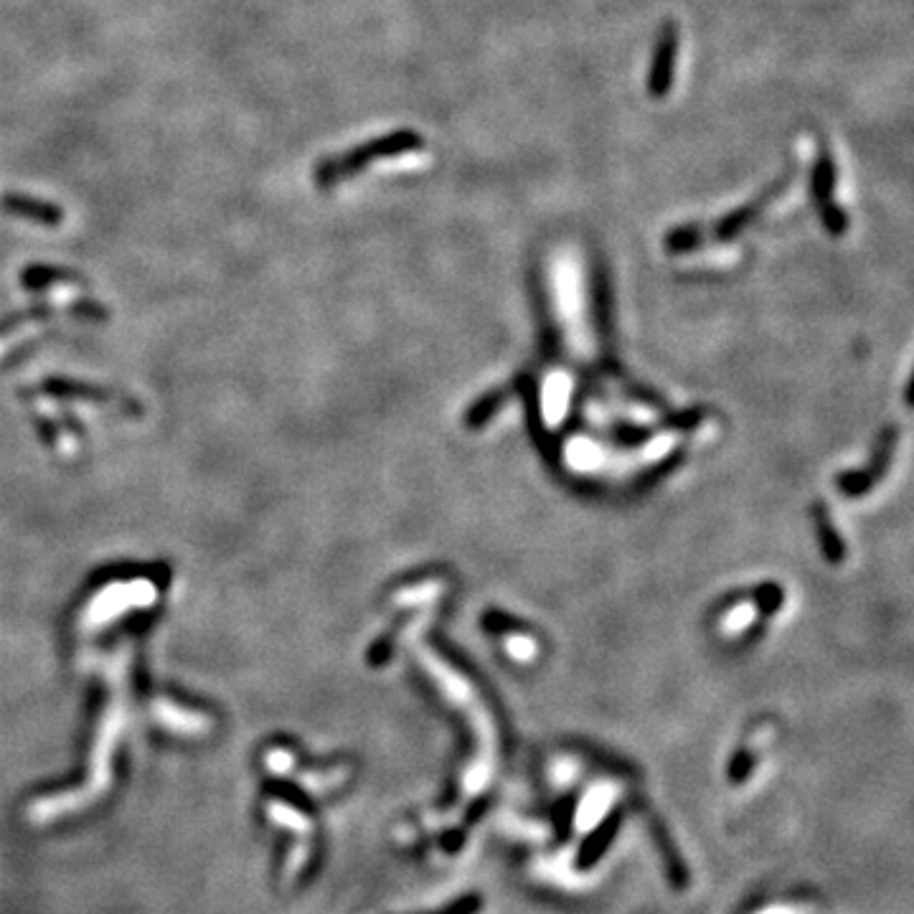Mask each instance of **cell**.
<instances>
[{
	"label": "cell",
	"mask_w": 914,
	"mask_h": 914,
	"mask_svg": "<svg viewBox=\"0 0 914 914\" xmlns=\"http://www.w3.org/2000/svg\"><path fill=\"white\" fill-rule=\"evenodd\" d=\"M424 148V138L412 130V127H402V130H391V133L371 138L366 143L353 145L351 150L338 155H325L315 163L313 168V181L320 191H331L338 183L346 178L358 176L361 171H366L369 166H374L376 160L384 158H397V155L417 153Z\"/></svg>",
	"instance_id": "obj_1"
},
{
	"label": "cell",
	"mask_w": 914,
	"mask_h": 914,
	"mask_svg": "<svg viewBox=\"0 0 914 914\" xmlns=\"http://www.w3.org/2000/svg\"><path fill=\"white\" fill-rule=\"evenodd\" d=\"M678 49H681V34H678V23L673 18H666L658 31L656 49L650 56L648 79H645V92L650 100H666L673 89L678 64Z\"/></svg>",
	"instance_id": "obj_2"
},
{
	"label": "cell",
	"mask_w": 914,
	"mask_h": 914,
	"mask_svg": "<svg viewBox=\"0 0 914 914\" xmlns=\"http://www.w3.org/2000/svg\"><path fill=\"white\" fill-rule=\"evenodd\" d=\"M793 178H795V171H788L782 178H777L775 183H770V186H767L755 201H747L744 206H739V209L729 211L727 216H722V219L716 221V226H714V237L716 239L739 237V234H742L744 229H747V226L752 224V221H755L757 216H760L762 211L767 209V204H770V201H775L777 196H780V193L785 191V188H788V183L793 181Z\"/></svg>",
	"instance_id": "obj_3"
},
{
	"label": "cell",
	"mask_w": 914,
	"mask_h": 914,
	"mask_svg": "<svg viewBox=\"0 0 914 914\" xmlns=\"http://www.w3.org/2000/svg\"><path fill=\"white\" fill-rule=\"evenodd\" d=\"M0 209L11 216H18V219L36 221V224L44 226H56L64 221V209L61 206L36 199V196H26V193H3L0 196Z\"/></svg>",
	"instance_id": "obj_4"
},
{
	"label": "cell",
	"mask_w": 914,
	"mask_h": 914,
	"mask_svg": "<svg viewBox=\"0 0 914 914\" xmlns=\"http://www.w3.org/2000/svg\"><path fill=\"white\" fill-rule=\"evenodd\" d=\"M836 181H838V166L836 158H833L831 150L826 145H821L818 155L813 160V168H810V196L818 206L828 204L833 201V193H836Z\"/></svg>",
	"instance_id": "obj_5"
},
{
	"label": "cell",
	"mask_w": 914,
	"mask_h": 914,
	"mask_svg": "<svg viewBox=\"0 0 914 914\" xmlns=\"http://www.w3.org/2000/svg\"><path fill=\"white\" fill-rule=\"evenodd\" d=\"M818 209H821V221L823 226H826V232L833 234V237H841L848 229L846 211H843L836 201H828V204L818 206Z\"/></svg>",
	"instance_id": "obj_6"
}]
</instances>
